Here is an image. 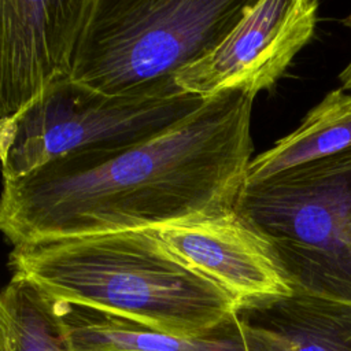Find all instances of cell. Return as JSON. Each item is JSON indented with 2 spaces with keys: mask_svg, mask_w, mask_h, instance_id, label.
<instances>
[{
  "mask_svg": "<svg viewBox=\"0 0 351 351\" xmlns=\"http://www.w3.org/2000/svg\"><path fill=\"white\" fill-rule=\"evenodd\" d=\"M254 97L228 90L145 141L63 156L4 180V236L18 247L160 230L234 211L252 160Z\"/></svg>",
  "mask_w": 351,
  "mask_h": 351,
  "instance_id": "cell-1",
  "label": "cell"
},
{
  "mask_svg": "<svg viewBox=\"0 0 351 351\" xmlns=\"http://www.w3.org/2000/svg\"><path fill=\"white\" fill-rule=\"evenodd\" d=\"M10 266L55 302L186 337L225 326L239 303L182 262L159 230H129L14 247Z\"/></svg>",
  "mask_w": 351,
  "mask_h": 351,
  "instance_id": "cell-2",
  "label": "cell"
},
{
  "mask_svg": "<svg viewBox=\"0 0 351 351\" xmlns=\"http://www.w3.org/2000/svg\"><path fill=\"white\" fill-rule=\"evenodd\" d=\"M247 3L93 0L71 78L115 96L178 92L176 74L221 41Z\"/></svg>",
  "mask_w": 351,
  "mask_h": 351,
  "instance_id": "cell-3",
  "label": "cell"
},
{
  "mask_svg": "<svg viewBox=\"0 0 351 351\" xmlns=\"http://www.w3.org/2000/svg\"><path fill=\"white\" fill-rule=\"evenodd\" d=\"M236 211L293 292L351 303V148L245 184Z\"/></svg>",
  "mask_w": 351,
  "mask_h": 351,
  "instance_id": "cell-4",
  "label": "cell"
},
{
  "mask_svg": "<svg viewBox=\"0 0 351 351\" xmlns=\"http://www.w3.org/2000/svg\"><path fill=\"white\" fill-rule=\"evenodd\" d=\"M206 100L182 90L115 96L66 78L16 117L0 121L3 180L23 177L63 156L145 141Z\"/></svg>",
  "mask_w": 351,
  "mask_h": 351,
  "instance_id": "cell-5",
  "label": "cell"
},
{
  "mask_svg": "<svg viewBox=\"0 0 351 351\" xmlns=\"http://www.w3.org/2000/svg\"><path fill=\"white\" fill-rule=\"evenodd\" d=\"M318 7L315 0L248 1L230 32L176 74L177 86L202 99L269 89L314 36Z\"/></svg>",
  "mask_w": 351,
  "mask_h": 351,
  "instance_id": "cell-6",
  "label": "cell"
},
{
  "mask_svg": "<svg viewBox=\"0 0 351 351\" xmlns=\"http://www.w3.org/2000/svg\"><path fill=\"white\" fill-rule=\"evenodd\" d=\"M93 0L0 1V121L71 78Z\"/></svg>",
  "mask_w": 351,
  "mask_h": 351,
  "instance_id": "cell-7",
  "label": "cell"
},
{
  "mask_svg": "<svg viewBox=\"0 0 351 351\" xmlns=\"http://www.w3.org/2000/svg\"><path fill=\"white\" fill-rule=\"evenodd\" d=\"M159 236L182 262L228 292L239 307L293 293L270 244L236 210L166 226Z\"/></svg>",
  "mask_w": 351,
  "mask_h": 351,
  "instance_id": "cell-8",
  "label": "cell"
},
{
  "mask_svg": "<svg viewBox=\"0 0 351 351\" xmlns=\"http://www.w3.org/2000/svg\"><path fill=\"white\" fill-rule=\"evenodd\" d=\"M245 351H351V303L302 292L240 306Z\"/></svg>",
  "mask_w": 351,
  "mask_h": 351,
  "instance_id": "cell-9",
  "label": "cell"
},
{
  "mask_svg": "<svg viewBox=\"0 0 351 351\" xmlns=\"http://www.w3.org/2000/svg\"><path fill=\"white\" fill-rule=\"evenodd\" d=\"M55 303L71 351H245L236 314L214 333L186 337L89 307Z\"/></svg>",
  "mask_w": 351,
  "mask_h": 351,
  "instance_id": "cell-10",
  "label": "cell"
},
{
  "mask_svg": "<svg viewBox=\"0 0 351 351\" xmlns=\"http://www.w3.org/2000/svg\"><path fill=\"white\" fill-rule=\"evenodd\" d=\"M348 148H351V92L339 88L326 93L296 129L252 158L245 184L263 181Z\"/></svg>",
  "mask_w": 351,
  "mask_h": 351,
  "instance_id": "cell-11",
  "label": "cell"
},
{
  "mask_svg": "<svg viewBox=\"0 0 351 351\" xmlns=\"http://www.w3.org/2000/svg\"><path fill=\"white\" fill-rule=\"evenodd\" d=\"M1 351H71L55 300L19 276L0 296Z\"/></svg>",
  "mask_w": 351,
  "mask_h": 351,
  "instance_id": "cell-12",
  "label": "cell"
},
{
  "mask_svg": "<svg viewBox=\"0 0 351 351\" xmlns=\"http://www.w3.org/2000/svg\"><path fill=\"white\" fill-rule=\"evenodd\" d=\"M343 23L346 27H348L351 30V12L343 19ZM339 81H340V88L347 90V92H351V59L350 62L344 66V69L339 73Z\"/></svg>",
  "mask_w": 351,
  "mask_h": 351,
  "instance_id": "cell-13",
  "label": "cell"
}]
</instances>
